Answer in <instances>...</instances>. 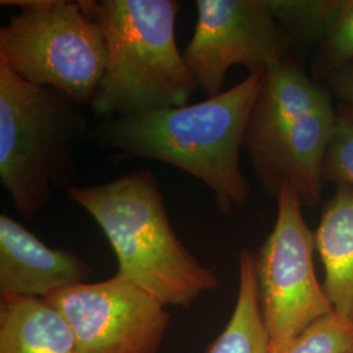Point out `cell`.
<instances>
[{
    "label": "cell",
    "instance_id": "cell-1",
    "mask_svg": "<svg viewBox=\"0 0 353 353\" xmlns=\"http://www.w3.org/2000/svg\"><path fill=\"white\" fill-rule=\"evenodd\" d=\"M265 72L194 105L115 117L102 128V143L122 156L157 160L195 176L214 192L216 208L230 214L250 195L241 150Z\"/></svg>",
    "mask_w": 353,
    "mask_h": 353
},
{
    "label": "cell",
    "instance_id": "cell-2",
    "mask_svg": "<svg viewBox=\"0 0 353 353\" xmlns=\"http://www.w3.org/2000/svg\"><path fill=\"white\" fill-rule=\"evenodd\" d=\"M113 248L117 275L150 292L165 305L190 306L219 287L214 268L204 267L178 240L151 170H134L110 182L70 188Z\"/></svg>",
    "mask_w": 353,
    "mask_h": 353
},
{
    "label": "cell",
    "instance_id": "cell-3",
    "mask_svg": "<svg viewBox=\"0 0 353 353\" xmlns=\"http://www.w3.org/2000/svg\"><path fill=\"white\" fill-rule=\"evenodd\" d=\"M101 26L108 61L90 103L127 117L188 105L198 84L176 41V0H83Z\"/></svg>",
    "mask_w": 353,
    "mask_h": 353
},
{
    "label": "cell",
    "instance_id": "cell-4",
    "mask_svg": "<svg viewBox=\"0 0 353 353\" xmlns=\"http://www.w3.org/2000/svg\"><path fill=\"white\" fill-rule=\"evenodd\" d=\"M338 119L327 89L288 57L265 70L245 131L243 148L265 192L293 190L316 205L325 186L323 163Z\"/></svg>",
    "mask_w": 353,
    "mask_h": 353
},
{
    "label": "cell",
    "instance_id": "cell-5",
    "mask_svg": "<svg viewBox=\"0 0 353 353\" xmlns=\"http://www.w3.org/2000/svg\"><path fill=\"white\" fill-rule=\"evenodd\" d=\"M80 106L57 89L28 83L0 59V179L26 219L71 179L85 134Z\"/></svg>",
    "mask_w": 353,
    "mask_h": 353
},
{
    "label": "cell",
    "instance_id": "cell-6",
    "mask_svg": "<svg viewBox=\"0 0 353 353\" xmlns=\"http://www.w3.org/2000/svg\"><path fill=\"white\" fill-rule=\"evenodd\" d=\"M20 12L0 29V59L30 84L90 105L106 68L100 24L83 0H1Z\"/></svg>",
    "mask_w": 353,
    "mask_h": 353
},
{
    "label": "cell",
    "instance_id": "cell-7",
    "mask_svg": "<svg viewBox=\"0 0 353 353\" xmlns=\"http://www.w3.org/2000/svg\"><path fill=\"white\" fill-rule=\"evenodd\" d=\"M271 233L255 254V274L270 353H278L318 319L334 313L314 267V232L297 194L283 188Z\"/></svg>",
    "mask_w": 353,
    "mask_h": 353
},
{
    "label": "cell",
    "instance_id": "cell-8",
    "mask_svg": "<svg viewBox=\"0 0 353 353\" xmlns=\"http://www.w3.org/2000/svg\"><path fill=\"white\" fill-rule=\"evenodd\" d=\"M195 6L198 21L183 58L207 99L224 92L234 65L254 74L292 57L293 42L271 0H196Z\"/></svg>",
    "mask_w": 353,
    "mask_h": 353
},
{
    "label": "cell",
    "instance_id": "cell-9",
    "mask_svg": "<svg viewBox=\"0 0 353 353\" xmlns=\"http://www.w3.org/2000/svg\"><path fill=\"white\" fill-rule=\"evenodd\" d=\"M45 300L64 316L79 353H157L170 322L165 303L119 275Z\"/></svg>",
    "mask_w": 353,
    "mask_h": 353
},
{
    "label": "cell",
    "instance_id": "cell-10",
    "mask_svg": "<svg viewBox=\"0 0 353 353\" xmlns=\"http://www.w3.org/2000/svg\"><path fill=\"white\" fill-rule=\"evenodd\" d=\"M92 268L74 252L54 249L8 214L0 216V297L46 299L85 283Z\"/></svg>",
    "mask_w": 353,
    "mask_h": 353
},
{
    "label": "cell",
    "instance_id": "cell-11",
    "mask_svg": "<svg viewBox=\"0 0 353 353\" xmlns=\"http://www.w3.org/2000/svg\"><path fill=\"white\" fill-rule=\"evenodd\" d=\"M278 16L292 41L316 42V75L353 62V0H281Z\"/></svg>",
    "mask_w": 353,
    "mask_h": 353
},
{
    "label": "cell",
    "instance_id": "cell-12",
    "mask_svg": "<svg viewBox=\"0 0 353 353\" xmlns=\"http://www.w3.org/2000/svg\"><path fill=\"white\" fill-rule=\"evenodd\" d=\"M323 290L336 314L353 321V189L339 186L314 230Z\"/></svg>",
    "mask_w": 353,
    "mask_h": 353
},
{
    "label": "cell",
    "instance_id": "cell-13",
    "mask_svg": "<svg viewBox=\"0 0 353 353\" xmlns=\"http://www.w3.org/2000/svg\"><path fill=\"white\" fill-rule=\"evenodd\" d=\"M0 353H79L64 316L45 299H8L0 305Z\"/></svg>",
    "mask_w": 353,
    "mask_h": 353
},
{
    "label": "cell",
    "instance_id": "cell-14",
    "mask_svg": "<svg viewBox=\"0 0 353 353\" xmlns=\"http://www.w3.org/2000/svg\"><path fill=\"white\" fill-rule=\"evenodd\" d=\"M207 353H270L255 274V254L248 249L239 256V293L234 310Z\"/></svg>",
    "mask_w": 353,
    "mask_h": 353
},
{
    "label": "cell",
    "instance_id": "cell-15",
    "mask_svg": "<svg viewBox=\"0 0 353 353\" xmlns=\"http://www.w3.org/2000/svg\"><path fill=\"white\" fill-rule=\"evenodd\" d=\"M278 353H353V321L334 312L312 323Z\"/></svg>",
    "mask_w": 353,
    "mask_h": 353
},
{
    "label": "cell",
    "instance_id": "cell-16",
    "mask_svg": "<svg viewBox=\"0 0 353 353\" xmlns=\"http://www.w3.org/2000/svg\"><path fill=\"white\" fill-rule=\"evenodd\" d=\"M323 179L353 189V110L341 106L325 156Z\"/></svg>",
    "mask_w": 353,
    "mask_h": 353
},
{
    "label": "cell",
    "instance_id": "cell-17",
    "mask_svg": "<svg viewBox=\"0 0 353 353\" xmlns=\"http://www.w3.org/2000/svg\"><path fill=\"white\" fill-rule=\"evenodd\" d=\"M327 81L341 108L353 110V62L328 76Z\"/></svg>",
    "mask_w": 353,
    "mask_h": 353
}]
</instances>
